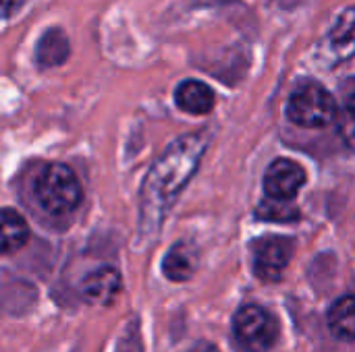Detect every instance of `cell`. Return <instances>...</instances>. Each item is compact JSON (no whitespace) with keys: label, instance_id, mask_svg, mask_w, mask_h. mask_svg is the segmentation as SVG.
I'll list each match as a JSON object with an SVG mask.
<instances>
[{"label":"cell","instance_id":"obj_1","mask_svg":"<svg viewBox=\"0 0 355 352\" xmlns=\"http://www.w3.org/2000/svg\"><path fill=\"white\" fill-rule=\"evenodd\" d=\"M208 133H191L177 139L150 168L139 193L141 228H158L166 212L196 174L206 147Z\"/></svg>","mask_w":355,"mask_h":352},{"label":"cell","instance_id":"obj_2","mask_svg":"<svg viewBox=\"0 0 355 352\" xmlns=\"http://www.w3.org/2000/svg\"><path fill=\"white\" fill-rule=\"evenodd\" d=\"M35 197L52 216H64L77 210L83 191L75 172L64 164H50L35 180Z\"/></svg>","mask_w":355,"mask_h":352},{"label":"cell","instance_id":"obj_3","mask_svg":"<svg viewBox=\"0 0 355 352\" xmlns=\"http://www.w3.org/2000/svg\"><path fill=\"white\" fill-rule=\"evenodd\" d=\"M287 116L304 129H322L335 122L337 100L316 83L300 85L287 102Z\"/></svg>","mask_w":355,"mask_h":352},{"label":"cell","instance_id":"obj_4","mask_svg":"<svg viewBox=\"0 0 355 352\" xmlns=\"http://www.w3.org/2000/svg\"><path fill=\"white\" fill-rule=\"evenodd\" d=\"M233 334L243 352H268L277 342L279 330L266 309L245 305L233 319Z\"/></svg>","mask_w":355,"mask_h":352},{"label":"cell","instance_id":"obj_5","mask_svg":"<svg viewBox=\"0 0 355 352\" xmlns=\"http://www.w3.org/2000/svg\"><path fill=\"white\" fill-rule=\"evenodd\" d=\"M293 257V241L285 237H268L254 247V272L264 282H279Z\"/></svg>","mask_w":355,"mask_h":352},{"label":"cell","instance_id":"obj_6","mask_svg":"<svg viewBox=\"0 0 355 352\" xmlns=\"http://www.w3.org/2000/svg\"><path fill=\"white\" fill-rule=\"evenodd\" d=\"M304 183H306L304 168L287 158L275 160L264 174L266 197H275V199H293L304 187Z\"/></svg>","mask_w":355,"mask_h":352},{"label":"cell","instance_id":"obj_7","mask_svg":"<svg viewBox=\"0 0 355 352\" xmlns=\"http://www.w3.org/2000/svg\"><path fill=\"white\" fill-rule=\"evenodd\" d=\"M121 288H123L121 274L114 268H100L83 280L81 297L89 305L108 307L116 301V297L121 295Z\"/></svg>","mask_w":355,"mask_h":352},{"label":"cell","instance_id":"obj_8","mask_svg":"<svg viewBox=\"0 0 355 352\" xmlns=\"http://www.w3.org/2000/svg\"><path fill=\"white\" fill-rule=\"evenodd\" d=\"M175 102L183 112L202 116L214 108V91L198 79H187L177 85Z\"/></svg>","mask_w":355,"mask_h":352},{"label":"cell","instance_id":"obj_9","mask_svg":"<svg viewBox=\"0 0 355 352\" xmlns=\"http://www.w3.org/2000/svg\"><path fill=\"white\" fill-rule=\"evenodd\" d=\"M29 239V226L15 210H0V255L17 253Z\"/></svg>","mask_w":355,"mask_h":352},{"label":"cell","instance_id":"obj_10","mask_svg":"<svg viewBox=\"0 0 355 352\" xmlns=\"http://www.w3.org/2000/svg\"><path fill=\"white\" fill-rule=\"evenodd\" d=\"M196 268H198V253L187 243L175 245L166 253V257L162 261V272L173 282H185V280H189L193 276Z\"/></svg>","mask_w":355,"mask_h":352},{"label":"cell","instance_id":"obj_11","mask_svg":"<svg viewBox=\"0 0 355 352\" xmlns=\"http://www.w3.org/2000/svg\"><path fill=\"white\" fill-rule=\"evenodd\" d=\"M71 46H69V37L64 35L62 29H48L35 48V58L37 64L48 68V66H58L69 58Z\"/></svg>","mask_w":355,"mask_h":352},{"label":"cell","instance_id":"obj_12","mask_svg":"<svg viewBox=\"0 0 355 352\" xmlns=\"http://www.w3.org/2000/svg\"><path fill=\"white\" fill-rule=\"evenodd\" d=\"M329 330L341 342H354L355 338V305L354 297L345 295L329 311Z\"/></svg>","mask_w":355,"mask_h":352},{"label":"cell","instance_id":"obj_13","mask_svg":"<svg viewBox=\"0 0 355 352\" xmlns=\"http://www.w3.org/2000/svg\"><path fill=\"white\" fill-rule=\"evenodd\" d=\"M256 216L266 222H297L300 220V210L293 205L291 199H275L266 197L258 210Z\"/></svg>","mask_w":355,"mask_h":352},{"label":"cell","instance_id":"obj_14","mask_svg":"<svg viewBox=\"0 0 355 352\" xmlns=\"http://www.w3.org/2000/svg\"><path fill=\"white\" fill-rule=\"evenodd\" d=\"M331 41L335 48L352 50V44H354V8H347L343 12V17H339L335 29L331 31Z\"/></svg>","mask_w":355,"mask_h":352},{"label":"cell","instance_id":"obj_15","mask_svg":"<svg viewBox=\"0 0 355 352\" xmlns=\"http://www.w3.org/2000/svg\"><path fill=\"white\" fill-rule=\"evenodd\" d=\"M116 352H144V346H141V336H139V330H137L135 326H133V328H129V332L121 338Z\"/></svg>","mask_w":355,"mask_h":352},{"label":"cell","instance_id":"obj_16","mask_svg":"<svg viewBox=\"0 0 355 352\" xmlns=\"http://www.w3.org/2000/svg\"><path fill=\"white\" fill-rule=\"evenodd\" d=\"M23 0H0V19H10L19 12Z\"/></svg>","mask_w":355,"mask_h":352},{"label":"cell","instance_id":"obj_17","mask_svg":"<svg viewBox=\"0 0 355 352\" xmlns=\"http://www.w3.org/2000/svg\"><path fill=\"white\" fill-rule=\"evenodd\" d=\"M189 352H218V349L214 344H210V342H200V344H196Z\"/></svg>","mask_w":355,"mask_h":352}]
</instances>
